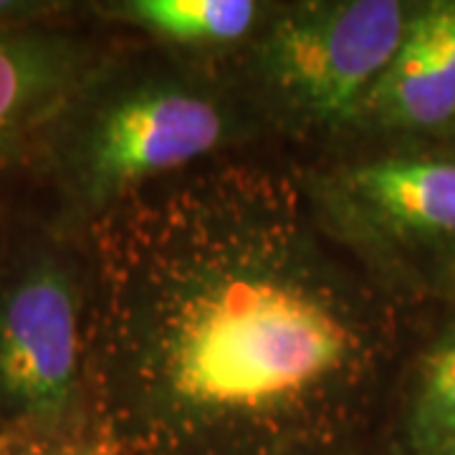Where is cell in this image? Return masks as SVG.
I'll return each mask as SVG.
<instances>
[{"label": "cell", "instance_id": "5b68a950", "mask_svg": "<svg viewBox=\"0 0 455 455\" xmlns=\"http://www.w3.org/2000/svg\"><path fill=\"white\" fill-rule=\"evenodd\" d=\"M311 197L339 238L377 259L455 256V160L400 155L352 164Z\"/></svg>", "mask_w": 455, "mask_h": 455}, {"label": "cell", "instance_id": "7a4b0ae2", "mask_svg": "<svg viewBox=\"0 0 455 455\" xmlns=\"http://www.w3.org/2000/svg\"><path fill=\"white\" fill-rule=\"evenodd\" d=\"M226 134V107L196 84L157 76L112 86L101 71L51 127L36 164L59 200L49 223L82 235L149 180L211 155Z\"/></svg>", "mask_w": 455, "mask_h": 455}, {"label": "cell", "instance_id": "4fadbf2b", "mask_svg": "<svg viewBox=\"0 0 455 455\" xmlns=\"http://www.w3.org/2000/svg\"><path fill=\"white\" fill-rule=\"evenodd\" d=\"M435 455H455V440H453V443H448L445 448H440Z\"/></svg>", "mask_w": 455, "mask_h": 455}, {"label": "cell", "instance_id": "ba28073f", "mask_svg": "<svg viewBox=\"0 0 455 455\" xmlns=\"http://www.w3.org/2000/svg\"><path fill=\"white\" fill-rule=\"evenodd\" d=\"M178 44H230L259 18L251 0H130L104 11Z\"/></svg>", "mask_w": 455, "mask_h": 455}, {"label": "cell", "instance_id": "3957f363", "mask_svg": "<svg viewBox=\"0 0 455 455\" xmlns=\"http://www.w3.org/2000/svg\"><path fill=\"white\" fill-rule=\"evenodd\" d=\"M0 435H89V260L49 220L13 238L0 274Z\"/></svg>", "mask_w": 455, "mask_h": 455}, {"label": "cell", "instance_id": "7c38bea8", "mask_svg": "<svg viewBox=\"0 0 455 455\" xmlns=\"http://www.w3.org/2000/svg\"><path fill=\"white\" fill-rule=\"evenodd\" d=\"M5 245H8V230L0 226V274H3V260H5Z\"/></svg>", "mask_w": 455, "mask_h": 455}, {"label": "cell", "instance_id": "5bb4252c", "mask_svg": "<svg viewBox=\"0 0 455 455\" xmlns=\"http://www.w3.org/2000/svg\"><path fill=\"white\" fill-rule=\"evenodd\" d=\"M299 455H341V451H322V453H299Z\"/></svg>", "mask_w": 455, "mask_h": 455}, {"label": "cell", "instance_id": "30bf717a", "mask_svg": "<svg viewBox=\"0 0 455 455\" xmlns=\"http://www.w3.org/2000/svg\"><path fill=\"white\" fill-rule=\"evenodd\" d=\"M0 455H122L97 435L68 440H13L0 435Z\"/></svg>", "mask_w": 455, "mask_h": 455}, {"label": "cell", "instance_id": "8992f818", "mask_svg": "<svg viewBox=\"0 0 455 455\" xmlns=\"http://www.w3.org/2000/svg\"><path fill=\"white\" fill-rule=\"evenodd\" d=\"M101 71V51L66 26L0 33V178L38 164L51 127Z\"/></svg>", "mask_w": 455, "mask_h": 455}, {"label": "cell", "instance_id": "6da1fadb", "mask_svg": "<svg viewBox=\"0 0 455 455\" xmlns=\"http://www.w3.org/2000/svg\"><path fill=\"white\" fill-rule=\"evenodd\" d=\"M311 212L281 175L228 167L84 230L92 435L122 455L339 451L387 329Z\"/></svg>", "mask_w": 455, "mask_h": 455}, {"label": "cell", "instance_id": "9c48e42d", "mask_svg": "<svg viewBox=\"0 0 455 455\" xmlns=\"http://www.w3.org/2000/svg\"><path fill=\"white\" fill-rule=\"evenodd\" d=\"M455 440V316L412 372L405 443L412 455H435Z\"/></svg>", "mask_w": 455, "mask_h": 455}, {"label": "cell", "instance_id": "8fae6325", "mask_svg": "<svg viewBox=\"0 0 455 455\" xmlns=\"http://www.w3.org/2000/svg\"><path fill=\"white\" fill-rule=\"evenodd\" d=\"M64 3H44V0H0V33L51 26L64 16Z\"/></svg>", "mask_w": 455, "mask_h": 455}, {"label": "cell", "instance_id": "52a82bcc", "mask_svg": "<svg viewBox=\"0 0 455 455\" xmlns=\"http://www.w3.org/2000/svg\"><path fill=\"white\" fill-rule=\"evenodd\" d=\"M359 116L400 132H430L455 122V0L415 8L403 46Z\"/></svg>", "mask_w": 455, "mask_h": 455}, {"label": "cell", "instance_id": "277c9868", "mask_svg": "<svg viewBox=\"0 0 455 455\" xmlns=\"http://www.w3.org/2000/svg\"><path fill=\"white\" fill-rule=\"evenodd\" d=\"M415 8L400 0H316L286 8L260 41V79L301 119H355L403 46Z\"/></svg>", "mask_w": 455, "mask_h": 455}]
</instances>
